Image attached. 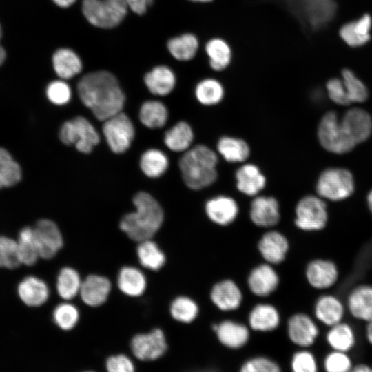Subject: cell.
Masks as SVG:
<instances>
[{
    "mask_svg": "<svg viewBox=\"0 0 372 372\" xmlns=\"http://www.w3.org/2000/svg\"><path fill=\"white\" fill-rule=\"evenodd\" d=\"M77 91L82 103L99 121L122 112L125 95L112 73L99 70L88 73L79 81Z\"/></svg>",
    "mask_w": 372,
    "mask_h": 372,
    "instance_id": "6da1fadb",
    "label": "cell"
},
{
    "mask_svg": "<svg viewBox=\"0 0 372 372\" xmlns=\"http://www.w3.org/2000/svg\"><path fill=\"white\" fill-rule=\"evenodd\" d=\"M132 201L136 211L121 218L120 229L134 241L151 239L163 224V209L152 196L145 192L135 194Z\"/></svg>",
    "mask_w": 372,
    "mask_h": 372,
    "instance_id": "7a4b0ae2",
    "label": "cell"
},
{
    "mask_svg": "<svg viewBox=\"0 0 372 372\" xmlns=\"http://www.w3.org/2000/svg\"><path fill=\"white\" fill-rule=\"evenodd\" d=\"M218 156L209 147L197 145L185 151L179 160L183 180L191 189L211 185L218 178Z\"/></svg>",
    "mask_w": 372,
    "mask_h": 372,
    "instance_id": "3957f363",
    "label": "cell"
},
{
    "mask_svg": "<svg viewBox=\"0 0 372 372\" xmlns=\"http://www.w3.org/2000/svg\"><path fill=\"white\" fill-rule=\"evenodd\" d=\"M125 0H83L82 12L92 25L101 28L118 25L127 12Z\"/></svg>",
    "mask_w": 372,
    "mask_h": 372,
    "instance_id": "277c9868",
    "label": "cell"
},
{
    "mask_svg": "<svg viewBox=\"0 0 372 372\" xmlns=\"http://www.w3.org/2000/svg\"><path fill=\"white\" fill-rule=\"evenodd\" d=\"M294 10L307 28L313 32L326 28L335 19V0H293Z\"/></svg>",
    "mask_w": 372,
    "mask_h": 372,
    "instance_id": "5b68a950",
    "label": "cell"
},
{
    "mask_svg": "<svg viewBox=\"0 0 372 372\" xmlns=\"http://www.w3.org/2000/svg\"><path fill=\"white\" fill-rule=\"evenodd\" d=\"M59 138L66 145H74L82 153H90L100 141L99 134L92 124L83 116L65 122L60 128Z\"/></svg>",
    "mask_w": 372,
    "mask_h": 372,
    "instance_id": "8992f818",
    "label": "cell"
},
{
    "mask_svg": "<svg viewBox=\"0 0 372 372\" xmlns=\"http://www.w3.org/2000/svg\"><path fill=\"white\" fill-rule=\"evenodd\" d=\"M318 136L325 149L336 154L350 152L356 145L333 111L328 112L322 116L318 128Z\"/></svg>",
    "mask_w": 372,
    "mask_h": 372,
    "instance_id": "52a82bcc",
    "label": "cell"
},
{
    "mask_svg": "<svg viewBox=\"0 0 372 372\" xmlns=\"http://www.w3.org/2000/svg\"><path fill=\"white\" fill-rule=\"evenodd\" d=\"M354 191L351 173L342 168L324 170L320 176L316 192L320 197L331 200H340L349 196Z\"/></svg>",
    "mask_w": 372,
    "mask_h": 372,
    "instance_id": "ba28073f",
    "label": "cell"
},
{
    "mask_svg": "<svg viewBox=\"0 0 372 372\" xmlns=\"http://www.w3.org/2000/svg\"><path fill=\"white\" fill-rule=\"evenodd\" d=\"M328 213L325 203L309 195L301 198L296 207L295 225L304 231H318L326 227Z\"/></svg>",
    "mask_w": 372,
    "mask_h": 372,
    "instance_id": "9c48e42d",
    "label": "cell"
},
{
    "mask_svg": "<svg viewBox=\"0 0 372 372\" xmlns=\"http://www.w3.org/2000/svg\"><path fill=\"white\" fill-rule=\"evenodd\" d=\"M103 132L111 150L116 154L125 152L134 139V127L130 118L121 112L103 121Z\"/></svg>",
    "mask_w": 372,
    "mask_h": 372,
    "instance_id": "30bf717a",
    "label": "cell"
},
{
    "mask_svg": "<svg viewBox=\"0 0 372 372\" xmlns=\"http://www.w3.org/2000/svg\"><path fill=\"white\" fill-rule=\"evenodd\" d=\"M130 348L138 360L152 361L165 354L167 344L163 331L156 328L149 333L134 335L131 340Z\"/></svg>",
    "mask_w": 372,
    "mask_h": 372,
    "instance_id": "8fae6325",
    "label": "cell"
},
{
    "mask_svg": "<svg viewBox=\"0 0 372 372\" xmlns=\"http://www.w3.org/2000/svg\"><path fill=\"white\" fill-rule=\"evenodd\" d=\"M32 227L39 258H52L63 245L58 226L52 220L43 218L39 220Z\"/></svg>",
    "mask_w": 372,
    "mask_h": 372,
    "instance_id": "7c38bea8",
    "label": "cell"
},
{
    "mask_svg": "<svg viewBox=\"0 0 372 372\" xmlns=\"http://www.w3.org/2000/svg\"><path fill=\"white\" fill-rule=\"evenodd\" d=\"M305 277L312 288L327 290L338 282L340 270L337 264L331 259L315 258L307 265Z\"/></svg>",
    "mask_w": 372,
    "mask_h": 372,
    "instance_id": "4fadbf2b",
    "label": "cell"
},
{
    "mask_svg": "<svg viewBox=\"0 0 372 372\" xmlns=\"http://www.w3.org/2000/svg\"><path fill=\"white\" fill-rule=\"evenodd\" d=\"M287 333L294 344L306 349L315 343L320 330L312 317L304 313H297L291 316L288 320Z\"/></svg>",
    "mask_w": 372,
    "mask_h": 372,
    "instance_id": "5bb4252c",
    "label": "cell"
},
{
    "mask_svg": "<svg viewBox=\"0 0 372 372\" xmlns=\"http://www.w3.org/2000/svg\"><path fill=\"white\" fill-rule=\"evenodd\" d=\"M347 311L355 320L367 322L372 320V285L362 283L347 293Z\"/></svg>",
    "mask_w": 372,
    "mask_h": 372,
    "instance_id": "9a60e30c",
    "label": "cell"
},
{
    "mask_svg": "<svg viewBox=\"0 0 372 372\" xmlns=\"http://www.w3.org/2000/svg\"><path fill=\"white\" fill-rule=\"evenodd\" d=\"M346 311L345 303L332 293L320 296L313 305L315 318L328 327L343 321Z\"/></svg>",
    "mask_w": 372,
    "mask_h": 372,
    "instance_id": "2e32d148",
    "label": "cell"
},
{
    "mask_svg": "<svg viewBox=\"0 0 372 372\" xmlns=\"http://www.w3.org/2000/svg\"><path fill=\"white\" fill-rule=\"evenodd\" d=\"M249 216L256 225L270 227L280 220V207L278 200L272 196H256L250 205Z\"/></svg>",
    "mask_w": 372,
    "mask_h": 372,
    "instance_id": "e0dca14e",
    "label": "cell"
},
{
    "mask_svg": "<svg viewBox=\"0 0 372 372\" xmlns=\"http://www.w3.org/2000/svg\"><path fill=\"white\" fill-rule=\"evenodd\" d=\"M347 134L357 145L366 140L372 131V119L369 114L361 108L349 110L340 120Z\"/></svg>",
    "mask_w": 372,
    "mask_h": 372,
    "instance_id": "ac0fdd59",
    "label": "cell"
},
{
    "mask_svg": "<svg viewBox=\"0 0 372 372\" xmlns=\"http://www.w3.org/2000/svg\"><path fill=\"white\" fill-rule=\"evenodd\" d=\"M205 211L209 219L219 225H228L236 218L239 209L236 201L225 195L214 196L205 203Z\"/></svg>",
    "mask_w": 372,
    "mask_h": 372,
    "instance_id": "d6986e66",
    "label": "cell"
},
{
    "mask_svg": "<svg viewBox=\"0 0 372 372\" xmlns=\"http://www.w3.org/2000/svg\"><path fill=\"white\" fill-rule=\"evenodd\" d=\"M371 16L364 14L356 20L344 24L339 30V35L349 46L361 47L371 40Z\"/></svg>",
    "mask_w": 372,
    "mask_h": 372,
    "instance_id": "ffe728a7",
    "label": "cell"
},
{
    "mask_svg": "<svg viewBox=\"0 0 372 372\" xmlns=\"http://www.w3.org/2000/svg\"><path fill=\"white\" fill-rule=\"evenodd\" d=\"M111 291V282L106 277L90 275L82 281L79 294L83 302L90 307L103 304Z\"/></svg>",
    "mask_w": 372,
    "mask_h": 372,
    "instance_id": "44dd1931",
    "label": "cell"
},
{
    "mask_svg": "<svg viewBox=\"0 0 372 372\" xmlns=\"http://www.w3.org/2000/svg\"><path fill=\"white\" fill-rule=\"evenodd\" d=\"M236 187L241 193L256 196L266 185V178L259 167L252 163L240 166L236 172Z\"/></svg>",
    "mask_w": 372,
    "mask_h": 372,
    "instance_id": "7402d4cb",
    "label": "cell"
},
{
    "mask_svg": "<svg viewBox=\"0 0 372 372\" xmlns=\"http://www.w3.org/2000/svg\"><path fill=\"white\" fill-rule=\"evenodd\" d=\"M247 282L250 291L254 294L258 296H267L277 288L279 277L269 265L262 264L251 271Z\"/></svg>",
    "mask_w": 372,
    "mask_h": 372,
    "instance_id": "603a6c76",
    "label": "cell"
},
{
    "mask_svg": "<svg viewBox=\"0 0 372 372\" xmlns=\"http://www.w3.org/2000/svg\"><path fill=\"white\" fill-rule=\"evenodd\" d=\"M212 302L222 311H232L239 307L242 293L238 285L231 280L217 282L211 290Z\"/></svg>",
    "mask_w": 372,
    "mask_h": 372,
    "instance_id": "cb8c5ba5",
    "label": "cell"
},
{
    "mask_svg": "<svg viewBox=\"0 0 372 372\" xmlns=\"http://www.w3.org/2000/svg\"><path fill=\"white\" fill-rule=\"evenodd\" d=\"M258 249L264 259L271 264L282 262L289 249L287 239L281 233H265L258 242Z\"/></svg>",
    "mask_w": 372,
    "mask_h": 372,
    "instance_id": "d4e9b609",
    "label": "cell"
},
{
    "mask_svg": "<svg viewBox=\"0 0 372 372\" xmlns=\"http://www.w3.org/2000/svg\"><path fill=\"white\" fill-rule=\"evenodd\" d=\"M17 293L21 300L27 306L39 307L48 299L50 291L47 284L36 276H28L18 285Z\"/></svg>",
    "mask_w": 372,
    "mask_h": 372,
    "instance_id": "484cf974",
    "label": "cell"
},
{
    "mask_svg": "<svg viewBox=\"0 0 372 372\" xmlns=\"http://www.w3.org/2000/svg\"><path fill=\"white\" fill-rule=\"evenodd\" d=\"M325 340L332 350L349 353L356 345V333L352 325L344 320L329 327Z\"/></svg>",
    "mask_w": 372,
    "mask_h": 372,
    "instance_id": "4316f807",
    "label": "cell"
},
{
    "mask_svg": "<svg viewBox=\"0 0 372 372\" xmlns=\"http://www.w3.org/2000/svg\"><path fill=\"white\" fill-rule=\"evenodd\" d=\"M145 83L151 93L158 96H166L174 88L176 76L167 66L158 65L147 73Z\"/></svg>",
    "mask_w": 372,
    "mask_h": 372,
    "instance_id": "83f0119b",
    "label": "cell"
},
{
    "mask_svg": "<svg viewBox=\"0 0 372 372\" xmlns=\"http://www.w3.org/2000/svg\"><path fill=\"white\" fill-rule=\"evenodd\" d=\"M219 341L231 349L244 346L249 340V330L246 326L231 320H225L218 324L216 331Z\"/></svg>",
    "mask_w": 372,
    "mask_h": 372,
    "instance_id": "f1b7e54d",
    "label": "cell"
},
{
    "mask_svg": "<svg viewBox=\"0 0 372 372\" xmlns=\"http://www.w3.org/2000/svg\"><path fill=\"white\" fill-rule=\"evenodd\" d=\"M117 284L119 289L131 297L141 296L146 289L147 280L143 273L134 267H123L119 271Z\"/></svg>",
    "mask_w": 372,
    "mask_h": 372,
    "instance_id": "f546056e",
    "label": "cell"
},
{
    "mask_svg": "<svg viewBox=\"0 0 372 372\" xmlns=\"http://www.w3.org/2000/svg\"><path fill=\"white\" fill-rule=\"evenodd\" d=\"M251 328L258 331H269L278 327L280 316L277 309L269 304L256 305L249 316Z\"/></svg>",
    "mask_w": 372,
    "mask_h": 372,
    "instance_id": "4dcf8cb0",
    "label": "cell"
},
{
    "mask_svg": "<svg viewBox=\"0 0 372 372\" xmlns=\"http://www.w3.org/2000/svg\"><path fill=\"white\" fill-rule=\"evenodd\" d=\"M216 148L219 154L229 163L244 162L250 155L249 145L240 138L222 136L217 143Z\"/></svg>",
    "mask_w": 372,
    "mask_h": 372,
    "instance_id": "1f68e13d",
    "label": "cell"
},
{
    "mask_svg": "<svg viewBox=\"0 0 372 372\" xmlns=\"http://www.w3.org/2000/svg\"><path fill=\"white\" fill-rule=\"evenodd\" d=\"M52 63L55 72L62 79H71L82 70L81 59L68 48L56 50L53 55Z\"/></svg>",
    "mask_w": 372,
    "mask_h": 372,
    "instance_id": "d6a6232c",
    "label": "cell"
},
{
    "mask_svg": "<svg viewBox=\"0 0 372 372\" xmlns=\"http://www.w3.org/2000/svg\"><path fill=\"white\" fill-rule=\"evenodd\" d=\"M194 132L185 121H179L167 130L164 136L165 145L176 152H185L191 147Z\"/></svg>",
    "mask_w": 372,
    "mask_h": 372,
    "instance_id": "836d02e7",
    "label": "cell"
},
{
    "mask_svg": "<svg viewBox=\"0 0 372 372\" xmlns=\"http://www.w3.org/2000/svg\"><path fill=\"white\" fill-rule=\"evenodd\" d=\"M211 69L222 71L231 63L232 53L229 43L221 38H213L209 40L205 47Z\"/></svg>",
    "mask_w": 372,
    "mask_h": 372,
    "instance_id": "e575fe53",
    "label": "cell"
},
{
    "mask_svg": "<svg viewBox=\"0 0 372 372\" xmlns=\"http://www.w3.org/2000/svg\"><path fill=\"white\" fill-rule=\"evenodd\" d=\"M199 47L197 37L192 33H185L170 39L167 48L172 56L180 61L192 59L196 54Z\"/></svg>",
    "mask_w": 372,
    "mask_h": 372,
    "instance_id": "d590c367",
    "label": "cell"
},
{
    "mask_svg": "<svg viewBox=\"0 0 372 372\" xmlns=\"http://www.w3.org/2000/svg\"><path fill=\"white\" fill-rule=\"evenodd\" d=\"M168 118L166 106L158 101H145L140 109L139 119L147 127L155 129L163 127Z\"/></svg>",
    "mask_w": 372,
    "mask_h": 372,
    "instance_id": "8d00e7d4",
    "label": "cell"
},
{
    "mask_svg": "<svg viewBox=\"0 0 372 372\" xmlns=\"http://www.w3.org/2000/svg\"><path fill=\"white\" fill-rule=\"evenodd\" d=\"M196 100L205 106L215 105L224 97L223 85L216 79L207 78L199 81L194 90Z\"/></svg>",
    "mask_w": 372,
    "mask_h": 372,
    "instance_id": "74e56055",
    "label": "cell"
},
{
    "mask_svg": "<svg viewBox=\"0 0 372 372\" xmlns=\"http://www.w3.org/2000/svg\"><path fill=\"white\" fill-rule=\"evenodd\" d=\"M136 253L141 265L150 270L158 271L165 263L164 253L151 239L139 242Z\"/></svg>",
    "mask_w": 372,
    "mask_h": 372,
    "instance_id": "f35d334b",
    "label": "cell"
},
{
    "mask_svg": "<svg viewBox=\"0 0 372 372\" xmlns=\"http://www.w3.org/2000/svg\"><path fill=\"white\" fill-rule=\"evenodd\" d=\"M81 284L79 273L72 267H65L58 274L56 291L61 298L69 300L79 293Z\"/></svg>",
    "mask_w": 372,
    "mask_h": 372,
    "instance_id": "ab89813d",
    "label": "cell"
},
{
    "mask_svg": "<svg viewBox=\"0 0 372 372\" xmlns=\"http://www.w3.org/2000/svg\"><path fill=\"white\" fill-rule=\"evenodd\" d=\"M17 242L19 258L21 265H34L39 255L34 240L32 227H25L19 231Z\"/></svg>",
    "mask_w": 372,
    "mask_h": 372,
    "instance_id": "60d3db41",
    "label": "cell"
},
{
    "mask_svg": "<svg viewBox=\"0 0 372 372\" xmlns=\"http://www.w3.org/2000/svg\"><path fill=\"white\" fill-rule=\"evenodd\" d=\"M169 161L167 156L157 149H148L141 157V169L150 178L162 176L167 171Z\"/></svg>",
    "mask_w": 372,
    "mask_h": 372,
    "instance_id": "b9f144b4",
    "label": "cell"
},
{
    "mask_svg": "<svg viewBox=\"0 0 372 372\" xmlns=\"http://www.w3.org/2000/svg\"><path fill=\"white\" fill-rule=\"evenodd\" d=\"M21 177L22 171L19 164L8 150L0 147V189L15 185Z\"/></svg>",
    "mask_w": 372,
    "mask_h": 372,
    "instance_id": "7bdbcfd3",
    "label": "cell"
},
{
    "mask_svg": "<svg viewBox=\"0 0 372 372\" xmlns=\"http://www.w3.org/2000/svg\"><path fill=\"white\" fill-rule=\"evenodd\" d=\"M169 310L172 317L183 323L192 322L198 313L197 304L187 296H178L175 298L170 305Z\"/></svg>",
    "mask_w": 372,
    "mask_h": 372,
    "instance_id": "ee69618b",
    "label": "cell"
},
{
    "mask_svg": "<svg viewBox=\"0 0 372 372\" xmlns=\"http://www.w3.org/2000/svg\"><path fill=\"white\" fill-rule=\"evenodd\" d=\"M342 80L351 101L362 103L368 98V90L364 83L349 68L342 70Z\"/></svg>",
    "mask_w": 372,
    "mask_h": 372,
    "instance_id": "f6af8a7d",
    "label": "cell"
},
{
    "mask_svg": "<svg viewBox=\"0 0 372 372\" xmlns=\"http://www.w3.org/2000/svg\"><path fill=\"white\" fill-rule=\"evenodd\" d=\"M53 320L62 330L73 329L79 319L78 309L73 304L64 302L57 305L53 311Z\"/></svg>",
    "mask_w": 372,
    "mask_h": 372,
    "instance_id": "bcb514c9",
    "label": "cell"
},
{
    "mask_svg": "<svg viewBox=\"0 0 372 372\" xmlns=\"http://www.w3.org/2000/svg\"><path fill=\"white\" fill-rule=\"evenodd\" d=\"M21 265L17 240L0 236V267L14 269Z\"/></svg>",
    "mask_w": 372,
    "mask_h": 372,
    "instance_id": "7dc6e473",
    "label": "cell"
},
{
    "mask_svg": "<svg viewBox=\"0 0 372 372\" xmlns=\"http://www.w3.org/2000/svg\"><path fill=\"white\" fill-rule=\"evenodd\" d=\"M322 365L327 372H349L353 363L349 353L332 350L324 356Z\"/></svg>",
    "mask_w": 372,
    "mask_h": 372,
    "instance_id": "c3c4849f",
    "label": "cell"
},
{
    "mask_svg": "<svg viewBox=\"0 0 372 372\" xmlns=\"http://www.w3.org/2000/svg\"><path fill=\"white\" fill-rule=\"evenodd\" d=\"M46 95L51 103L57 105H63L70 101L72 92L66 82L63 80H56L48 85Z\"/></svg>",
    "mask_w": 372,
    "mask_h": 372,
    "instance_id": "681fc988",
    "label": "cell"
},
{
    "mask_svg": "<svg viewBox=\"0 0 372 372\" xmlns=\"http://www.w3.org/2000/svg\"><path fill=\"white\" fill-rule=\"evenodd\" d=\"M291 366L294 372H316L318 370L315 355L307 349L298 351L293 354Z\"/></svg>",
    "mask_w": 372,
    "mask_h": 372,
    "instance_id": "f907efd6",
    "label": "cell"
},
{
    "mask_svg": "<svg viewBox=\"0 0 372 372\" xmlns=\"http://www.w3.org/2000/svg\"><path fill=\"white\" fill-rule=\"evenodd\" d=\"M279 366L265 357H256L245 362L241 366L242 372H279Z\"/></svg>",
    "mask_w": 372,
    "mask_h": 372,
    "instance_id": "816d5d0a",
    "label": "cell"
},
{
    "mask_svg": "<svg viewBox=\"0 0 372 372\" xmlns=\"http://www.w3.org/2000/svg\"><path fill=\"white\" fill-rule=\"evenodd\" d=\"M326 88L329 98L335 103L341 105H348L351 103L342 79L338 78L329 79L327 82Z\"/></svg>",
    "mask_w": 372,
    "mask_h": 372,
    "instance_id": "f5cc1de1",
    "label": "cell"
},
{
    "mask_svg": "<svg viewBox=\"0 0 372 372\" xmlns=\"http://www.w3.org/2000/svg\"><path fill=\"white\" fill-rule=\"evenodd\" d=\"M105 367L110 372H132L134 371L132 361L123 354L109 357L106 360Z\"/></svg>",
    "mask_w": 372,
    "mask_h": 372,
    "instance_id": "db71d44e",
    "label": "cell"
},
{
    "mask_svg": "<svg viewBox=\"0 0 372 372\" xmlns=\"http://www.w3.org/2000/svg\"><path fill=\"white\" fill-rule=\"evenodd\" d=\"M127 8L134 13L141 15L147 10L152 3L153 0H125Z\"/></svg>",
    "mask_w": 372,
    "mask_h": 372,
    "instance_id": "11a10c76",
    "label": "cell"
},
{
    "mask_svg": "<svg viewBox=\"0 0 372 372\" xmlns=\"http://www.w3.org/2000/svg\"><path fill=\"white\" fill-rule=\"evenodd\" d=\"M351 371L353 372H372V366L366 363H358L353 364Z\"/></svg>",
    "mask_w": 372,
    "mask_h": 372,
    "instance_id": "9f6ffc18",
    "label": "cell"
},
{
    "mask_svg": "<svg viewBox=\"0 0 372 372\" xmlns=\"http://www.w3.org/2000/svg\"><path fill=\"white\" fill-rule=\"evenodd\" d=\"M366 323L365 337L369 344L372 346V320Z\"/></svg>",
    "mask_w": 372,
    "mask_h": 372,
    "instance_id": "6f0895ef",
    "label": "cell"
},
{
    "mask_svg": "<svg viewBox=\"0 0 372 372\" xmlns=\"http://www.w3.org/2000/svg\"><path fill=\"white\" fill-rule=\"evenodd\" d=\"M53 1L59 7L68 8L72 5L76 0H53Z\"/></svg>",
    "mask_w": 372,
    "mask_h": 372,
    "instance_id": "680465c9",
    "label": "cell"
},
{
    "mask_svg": "<svg viewBox=\"0 0 372 372\" xmlns=\"http://www.w3.org/2000/svg\"><path fill=\"white\" fill-rule=\"evenodd\" d=\"M1 37V28L0 26V39ZM6 57V52L2 46L0 45V65L3 62Z\"/></svg>",
    "mask_w": 372,
    "mask_h": 372,
    "instance_id": "91938a15",
    "label": "cell"
},
{
    "mask_svg": "<svg viewBox=\"0 0 372 372\" xmlns=\"http://www.w3.org/2000/svg\"><path fill=\"white\" fill-rule=\"evenodd\" d=\"M367 203H368L369 209L372 214V190L368 194Z\"/></svg>",
    "mask_w": 372,
    "mask_h": 372,
    "instance_id": "94428289",
    "label": "cell"
},
{
    "mask_svg": "<svg viewBox=\"0 0 372 372\" xmlns=\"http://www.w3.org/2000/svg\"><path fill=\"white\" fill-rule=\"evenodd\" d=\"M189 1L195 2V3H208V2L212 1L213 0H189Z\"/></svg>",
    "mask_w": 372,
    "mask_h": 372,
    "instance_id": "6125c7cd",
    "label": "cell"
}]
</instances>
